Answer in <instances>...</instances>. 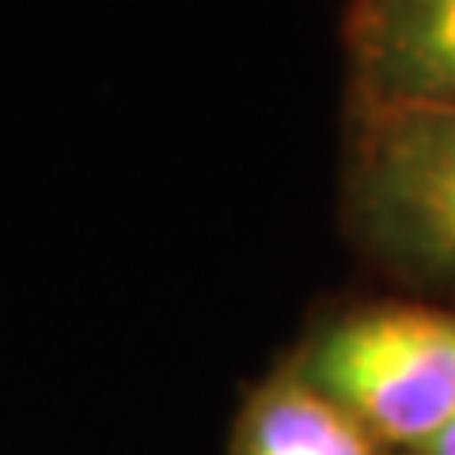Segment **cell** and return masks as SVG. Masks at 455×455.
<instances>
[{
	"label": "cell",
	"instance_id": "cell-4",
	"mask_svg": "<svg viewBox=\"0 0 455 455\" xmlns=\"http://www.w3.org/2000/svg\"><path fill=\"white\" fill-rule=\"evenodd\" d=\"M235 455H379V444L296 368H284L251 395Z\"/></svg>",
	"mask_w": 455,
	"mask_h": 455
},
{
	"label": "cell",
	"instance_id": "cell-1",
	"mask_svg": "<svg viewBox=\"0 0 455 455\" xmlns=\"http://www.w3.org/2000/svg\"><path fill=\"white\" fill-rule=\"evenodd\" d=\"M376 444L414 455L455 418V315L364 307L323 326L292 364Z\"/></svg>",
	"mask_w": 455,
	"mask_h": 455
},
{
	"label": "cell",
	"instance_id": "cell-2",
	"mask_svg": "<svg viewBox=\"0 0 455 455\" xmlns=\"http://www.w3.org/2000/svg\"><path fill=\"white\" fill-rule=\"evenodd\" d=\"M349 209L383 262L455 284V107H361Z\"/></svg>",
	"mask_w": 455,
	"mask_h": 455
},
{
	"label": "cell",
	"instance_id": "cell-5",
	"mask_svg": "<svg viewBox=\"0 0 455 455\" xmlns=\"http://www.w3.org/2000/svg\"><path fill=\"white\" fill-rule=\"evenodd\" d=\"M414 455H455V418L444 425V429H440L429 444L425 448H418Z\"/></svg>",
	"mask_w": 455,
	"mask_h": 455
},
{
	"label": "cell",
	"instance_id": "cell-3",
	"mask_svg": "<svg viewBox=\"0 0 455 455\" xmlns=\"http://www.w3.org/2000/svg\"><path fill=\"white\" fill-rule=\"evenodd\" d=\"M346 46L361 107H455V0H353Z\"/></svg>",
	"mask_w": 455,
	"mask_h": 455
}]
</instances>
